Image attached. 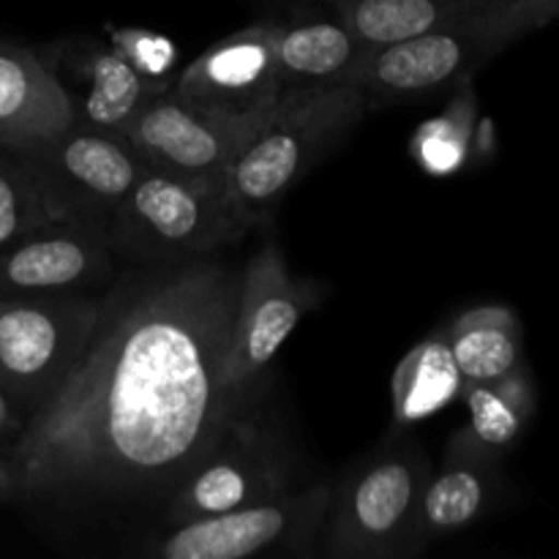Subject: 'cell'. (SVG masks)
<instances>
[{"label": "cell", "mask_w": 559, "mask_h": 559, "mask_svg": "<svg viewBox=\"0 0 559 559\" xmlns=\"http://www.w3.org/2000/svg\"><path fill=\"white\" fill-rule=\"evenodd\" d=\"M115 276L107 229L52 222L0 249V295H91Z\"/></svg>", "instance_id": "12"}, {"label": "cell", "mask_w": 559, "mask_h": 559, "mask_svg": "<svg viewBox=\"0 0 559 559\" xmlns=\"http://www.w3.org/2000/svg\"><path fill=\"white\" fill-rule=\"evenodd\" d=\"M467 426L459 435L486 456L497 459L513 445L535 415V385L527 366L491 382H469L462 391Z\"/></svg>", "instance_id": "20"}, {"label": "cell", "mask_w": 559, "mask_h": 559, "mask_svg": "<svg viewBox=\"0 0 559 559\" xmlns=\"http://www.w3.org/2000/svg\"><path fill=\"white\" fill-rule=\"evenodd\" d=\"M71 123L69 93L41 55L0 38V147L25 151Z\"/></svg>", "instance_id": "15"}, {"label": "cell", "mask_w": 559, "mask_h": 559, "mask_svg": "<svg viewBox=\"0 0 559 559\" xmlns=\"http://www.w3.org/2000/svg\"><path fill=\"white\" fill-rule=\"evenodd\" d=\"M271 41L284 93L353 85L369 49L333 11L271 20Z\"/></svg>", "instance_id": "17"}, {"label": "cell", "mask_w": 559, "mask_h": 559, "mask_svg": "<svg viewBox=\"0 0 559 559\" xmlns=\"http://www.w3.org/2000/svg\"><path fill=\"white\" fill-rule=\"evenodd\" d=\"M331 495V480H317L218 516L162 524L147 533L140 555L156 559L311 557L320 544Z\"/></svg>", "instance_id": "6"}, {"label": "cell", "mask_w": 559, "mask_h": 559, "mask_svg": "<svg viewBox=\"0 0 559 559\" xmlns=\"http://www.w3.org/2000/svg\"><path fill=\"white\" fill-rule=\"evenodd\" d=\"M462 391L464 380L453 360L445 328H440L435 336H426L424 342L415 344L393 371V426L404 431L407 426L442 413L456 399H462Z\"/></svg>", "instance_id": "18"}, {"label": "cell", "mask_w": 559, "mask_h": 559, "mask_svg": "<svg viewBox=\"0 0 559 559\" xmlns=\"http://www.w3.org/2000/svg\"><path fill=\"white\" fill-rule=\"evenodd\" d=\"M52 49L58 55L44 58V63L69 93L74 123L87 129L126 134L142 104L169 87L147 80L115 44L102 47L96 41H66Z\"/></svg>", "instance_id": "14"}, {"label": "cell", "mask_w": 559, "mask_h": 559, "mask_svg": "<svg viewBox=\"0 0 559 559\" xmlns=\"http://www.w3.org/2000/svg\"><path fill=\"white\" fill-rule=\"evenodd\" d=\"M366 47L415 38L495 0H322Z\"/></svg>", "instance_id": "21"}, {"label": "cell", "mask_w": 559, "mask_h": 559, "mask_svg": "<svg viewBox=\"0 0 559 559\" xmlns=\"http://www.w3.org/2000/svg\"><path fill=\"white\" fill-rule=\"evenodd\" d=\"M262 115L240 118L218 112L164 87L142 104L126 136L134 142L147 167L224 183L229 158Z\"/></svg>", "instance_id": "11"}, {"label": "cell", "mask_w": 559, "mask_h": 559, "mask_svg": "<svg viewBox=\"0 0 559 559\" xmlns=\"http://www.w3.org/2000/svg\"><path fill=\"white\" fill-rule=\"evenodd\" d=\"M115 47L153 82L167 85V71L175 60V49L167 38L156 36V33H142V31H123L115 36Z\"/></svg>", "instance_id": "23"}, {"label": "cell", "mask_w": 559, "mask_h": 559, "mask_svg": "<svg viewBox=\"0 0 559 559\" xmlns=\"http://www.w3.org/2000/svg\"><path fill=\"white\" fill-rule=\"evenodd\" d=\"M497 491V459L453 435L437 473L429 475L420 495L415 557L429 551L442 538L464 533L489 511Z\"/></svg>", "instance_id": "16"}, {"label": "cell", "mask_w": 559, "mask_h": 559, "mask_svg": "<svg viewBox=\"0 0 559 559\" xmlns=\"http://www.w3.org/2000/svg\"><path fill=\"white\" fill-rule=\"evenodd\" d=\"M180 96L227 115H262L284 96L271 20L229 33L191 60L173 85Z\"/></svg>", "instance_id": "13"}, {"label": "cell", "mask_w": 559, "mask_h": 559, "mask_svg": "<svg viewBox=\"0 0 559 559\" xmlns=\"http://www.w3.org/2000/svg\"><path fill=\"white\" fill-rule=\"evenodd\" d=\"M559 20V0H495L415 38L369 47L353 85L371 107H407L473 80L475 71Z\"/></svg>", "instance_id": "2"}, {"label": "cell", "mask_w": 559, "mask_h": 559, "mask_svg": "<svg viewBox=\"0 0 559 559\" xmlns=\"http://www.w3.org/2000/svg\"><path fill=\"white\" fill-rule=\"evenodd\" d=\"M246 233L251 229L233 211L222 180L186 178L147 164L107 222L115 257L136 267L205 260Z\"/></svg>", "instance_id": "4"}, {"label": "cell", "mask_w": 559, "mask_h": 559, "mask_svg": "<svg viewBox=\"0 0 559 559\" xmlns=\"http://www.w3.org/2000/svg\"><path fill=\"white\" fill-rule=\"evenodd\" d=\"M16 462L11 456V451H0V502H11L16 491Z\"/></svg>", "instance_id": "25"}, {"label": "cell", "mask_w": 559, "mask_h": 559, "mask_svg": "<svg viewBox=\"0 0 559 559\" xmlns=\"http://www.w3.org/2000/svg\"><path fill=\"white\" fill-rule=\"evenodd\" d=\"M240 271L213 260L151 265L102 295L66 380L11 448L14 506L55 524L162 513L260 393L224 382Z\"/></svg>", "instance_id": "1"}, {"label": "cell", "mask_w": 559, "mask_h": 559, "mask_svg": "<svg viewBox=\"0 0 559 559\" xmlns=\"http://www.w3.org/2000/svg\"><path fill=\"white\" fill-rule=\"evenodd\" d=\"M298 464L287 442L265 424L260 404L246 409L200 467L180 484L162 513V524L218 516L295 489Z\"/></svg>", "instance_id": "9"}, {"label": "cell", "mask_w": 559, "mask_h": 559, "mask_svg": "<svg viewBox=\"0 0 559 559\" xmlns=\"http://www.w3.org/2000/svg\"><path fill=\"white\" fill-rule=\"evenodd\" d=\"M317 304L320 287L293 276L276 243L254 251L240 271L224 382L235 391L260 393L267 366Z\"/></svg>", "instance_id": "10"}, {"label": "cell", "mask_w": 559, "mask_h": 559, "mask_svg": "<svg viewBox=\"0 0 559 559\" xmlns=\"http://www.w3.org/2000/svg\"><path fill=\"white\" fill-rule=\"evenodd\" d=\"M369 112L355 85L284 93L249 131L224 169V194L249 229L273 216L278 202Z\"/></svg>", "instance_id": "3"}, {"label": "cell", "mask_w": 559, "mask_h": 559, "mask_svg": "<svg viewBox=\"0 0 559 559\" xmlns=\"http://www.w3.org/2000/svg\"><path fill=\"white\" fill-rule=\"evenodd\" d=\"M14 153L31 173L49 222L102 229L145 169L129 136L80 123Z\"/></svg>", "instance_id": "8"}, {"label": "cell", "mask_w": 559, "mask_h": 559, "mask_svg": "<svg viewBox=\"0 0 559 559\" xmlns=\"http://www.w3.org/2000/svg\"><path fill=\"white\" fill-rule=\"evenodd\" d=\"M22 429H25V415L11 404V399L0 388V451H11L20 440Z\"/></svg>", "instance_id": "24"}, {"label": "cell", "mask_w": 559, "mask_h": 559, "mask_svg": "<svg viewBox=\"0 0 559 559\" xmlns=\"http://www.w3.org/2000/svg\"><path fill=\"white\" fill-rule=\"evenodd\" d=\"M448 344L464 385L511 374L522 358V322L508 306H475L445 325Z\"/></svg>", "instance_id": "19"}, {"label": "cell", "mask_w": 559, "mask_h": 559, "mask_svg": "<svg viewBox=\"0 0 559 559\" xmlns=\"http://www.w3.org/2000/svg\"><path fill=\"white\" fill-rule=\"evenodd\" d=\"M102 298L0 295V388L25 420L85 353Z\"/></svg>", "instance_id": "7"}, {"label": "cell", "mask_w": 559, "mask_h": 559, "mask_svg": "<svg viewBox=\"0 0 559 559\" xmlns=\"http://www.w3.org/2000/svg\"><path fill=\"white\" fill-rule=\"evenodd\" d=\"M396 435V440L333 484L320 533V551L325 557H415L420 495L431 475V462L402 429Z\"/></svg>", "instance_id": "5"}, {"label": "cell", "mask_w": 559, "mask_h": 559, "mask_svg": "<svg viewBox=\"0 0 559 559\" xmlns=\"http://www.w3.org/2000/svg\"><path fill=\"white\" fill-rule=\"evenodd\" d=\"M49 222L36 183L14 151L0 147V249Z\"/></svg>", "instance_id": "22"}]
</instances>
